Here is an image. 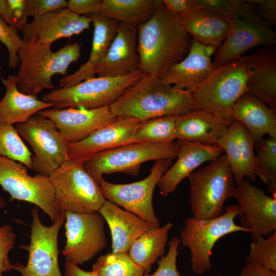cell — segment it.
<instances>
[{
	"label": "cell",
	"mask_w": 276,
	"mask_h": 276,
	"mask_svg": "<svg viewBox=\"0 0 276 276\" xmlns=\"http://www.w3.org/2000/svg\"><path fill=\"white\" fill-rule=\"evenodd\" d=\"M5 205L4 199L0 196V208L4 209Z\"/></svg>",
	"instance_id": "50"
},
{
	"label": "cell",
	"mask_w": 276,
	"mask_h": 276,
	"mask_svg": "<svg viewBox=\"0 0 276 276\" xmlns=\"http://www.w3.org/2000/svg\"><path fill=\"white\" fill-rule=\"evenodd\" d=\"M38 113L52 121L68 144L85 139L96 130L114 121L118 117L111 113L108 106L90 109L53 108Z\"/></svg>",
	"instance_id": "18"
},
{
	"label": "cell",
	"mask_w": 276,
	"mask_h": 276,
	"mask_svg": "<svg viewBox=\"0 0 276 276\" xmlns=\"http://www.w3.org/2000/svg\"><path fill=\"white\" fill-rule=\"evenodd\" d=\"M216 49L192 39L186 57L173 65L161 78L175 88L191 91L213 72L215 65L211 57Z\"/></svg>",
	"instance_id": "21"
},
{
	"label": "cell",
	"mask_w": 276,
	"mask_h": 276,
	"mask_svg": "<svg viewBox=\"0 0 276 276\" xmlns=\"http://www.w3.org/2000/svg\"><path fill=\"white\" fill-rule=\"evenodd\" d=\"M177 116H168L142 121L134 135V143L162 144L173 142Z\"/></svg>",
	"instance_id": "33"
},
{
	"label": "cell",
	"mask_w": 276,
	"mask_h": 276,
	"mask_svg": "<svg viewBox=\"0 0 276 276\" xmlns=\"http://www.w3.org/2000/svg\"><path fill=\"white\" fill-rule=\"evenodd\" d=\"M31 213L30 243L22 246L29 251L28 262L26 265L19 263L16 270L21 276H62L58 264V236L65 220V212L62 211L59 219L50 226L41 222L37 206Z\"/></svg>",
	"instance_id": "14"
},
{
	"label": "cell",
	"mask_w": 276,
	"mask_h": 276,
	"mask_svg": "<svg viewBox=\"0 0 276 276\" xmlns=\"http://www.w3.org/2000/svg\"><path fill=\"white\" fill-rule=\"evenodd\" d=\"M248 67V92L273 109H276V54L264 48L240 59Z\"/></svg>",
	"instance_id": "25"
},
{
	"label": "cell",
	"mask_w": 276,
	"mask_h": 276,
	"mask_svg": "<svg viewBox=\"0 0 276 276\" xmlns=\"http://www.w3.org/2000/svg\"><path fill=\"white\" fill-rule=\"evenodd\" d=\"M201 7L226 20L232 18L244 5V0H195Z\"/></svg>",
	"instance_id": "41"
},
{
	"label": "cell",
	"mask_w": 276,
	"mask_h": 276,
	"mask_svg": "<svg viewBox=\"0 0 276 276\" xmlns=\"http://www.w3.org/2000/svg\"><path fill=\"white\" fill-rule=\"evenodd\" d=\"M144 75L139 68L123 77H95L69 87L55 89L43 95L41 100L52 103L57 109L109 107Z\"/></svg>",
	"instance_id": "6"
},
{
	"label": "cell",
	"mask_w": 276,
	"mask_h": 276,
	"mask_svg": "<svg viewBox=\"0 0 276 276\" xmlns=\"http://www.w3.org/2000/svg\"><path fill=\"white\" fill-rule=\"evenodd\" d=\"M255 144L246 128L237 120L229 126L218 144L225 152L236 183L245 177L255 181Z\"/></svg>",
	"instance_id": "22"
},
{
	"label": "cell",
	"mask_w": 276,
	"mask_h": 276,
	"mask_svg": "<svg viewBox=\"0 0 276 276\" xmlns=\"http://www.w3.org/2000/svg\"><path fill=\"white\" fill-rule=\"evenodd\" d=\"M253 5V10L260 18L264 17L267 22L274 26L276 25L275 0L247 1Z\"/></svg>",
	"instance_id": "43"
},
{
	"label": "cell",
	"mask_w": 276,
	"mask_h": 276,
	"mask_svg": "<svg viewBox=\"0 0 276 276\" xmlns=\"http://www.w3.org/2000/svg\"><path fill=\"white\" fill-rule=\"evenodd\" d=\"M16 234L8 224L0 227V276L7 271L16 270L19 263L11 264L8 255L15 244Z\"/></svg>",
	"instance_id": "40"
},
{
	"label": "cell",
	"mask_w": 276,
	"mask_h": 276,
	"mask_svg": "<svg viewBox=\"0 0 276 276\" xmlns=\"http://www.w3.org/2000/svg\"><path fill=\"white\" fill-rule=\"evenodd\" d=\"M64 276H97L91 271H87L81 269L78 265L66 261L64 265Z\"/></svg>",
	"instance_id": "49"
},
{
	"label": "cell",
	"mask_w": 276,
	"mask_h": 276,
	"mask_svg": "<svg viewBox=\"0 0 276 276\" xmlns=\"http://www.w3.org/2000/svg\"><path fill=\"white\" fill-rule=\"evenodd\" d=\"M177 142L179 145L177 160L157 183L164 197L174 192L178 184L196 168L204 162L216 159L224 151L218 145H206L179 140Z\"/></svg>",
	"instance_id": "23"
},
{
	"label": "cell",
	"mask_w": 276,
	"mask_h": 276,
	"mask_svg": "<svg viewBox=\"0 0 276 276\" xmlns=\"http://www.w3.org/2000/svg\"><path fill=\"white\" fill-rule=\"evenodd\" d=\"M172 160H155L149 175L139 181L116 184L103 179L99 184L101 192L106 200L122 207L157 228L160 224L154 213L153 192L162 176L171 167Z\"/></svg>",
	"instance_id": "13"
},
{
	"label": "cell",
	"mask_w": 276,
	"mask_h": 276,
	"mask_svg": "<svg viewBox=\"0 0 276 276\" xmlns=\"http://www.w3.org/2000/svg\"><path fill=\"white\" fill-rule=\"evenodd\" d=\"M163 1L165 6L176 15L186 13L195 5L194 0H163Z\"/></svg>",
	"instance_id": "46"
},
{
	"label": "cell",
	"mask_w": 276,
	"mask_h": 276,
	"mask_svg": "<svg viewBox=\"0 0 276 276\" xmlns=\"http://www.w3.org/2000/svg\"><path fill=\"white\" fill-rule=\"evenodd\" d=\"M65 213L66 243L62 254L66 261L82 265L107 245L104 218L98 212Z\"/></svg>",
	"instance_id": "15"
},
{
	"label": "cell",
	"mask_w": 276,
	"mask_h": 276,
	"mask_svg": "<svg viewBox=\"0 0 276 276\" xmlns=\"http://www.w3.org/2000/svg\"><path fill=\"white\" fill-rule=\"evenodd\" d=\"M255 148V173L268 186V190L276 195V137L263 138L256 142Z\"/></svg>",
	"instance_id": "34"
},
{
	"label": "cell",
	"mask_w": 276,
	"mask_h": 276,
	"mask_svg": "<svg viewBox=\"0 0 276 276\" xmlns=\"http://www.w3.org/2000/svg\"><path fill=\"white\" fill-rule=\"evenodd\" d=\"M92 268L97 276H144L145 273L144 269L124 253L101 256Z\"/></svg>",
	"instance_id": "35"
},
{
	"label": "cell",
	"mask_w": 276,
	"mask_h": 276,
	"mask_svg": "<svg viewBox=\"0 0 276 276\" xmlns=\"http://www.w3.org/2000/svg\"><path fill=\"white\" fill-rule=\"evenodd\" d=\"M0 185L11 196L9 201H24L42 210L53 223L62 211L57 202L49 177L37 173L31 176L22 163L0 155Z\"/></svg>",
	"instance_id": "10"
},
{
	"label": "cell",
	"mask_w": 276,
	"mask_h": 276,
	"mask_svg": "<svg viewBox=\"0 0 276 276\" xmlns=\"http://www.w3.org/2000/svg\"><path fill=\"white\" fill-rule=\"evenodd\" d=\"M240 276H276V272L254 263H247L240 270Z\"/></svg>",
	"instance_id": "47"
},
{
	"label": "cell",
	"mask_w": 276,
	"mask_h": 276,
	"mask_svg": "<svg viewBox=\"0 0 276 276\" xmlns=\"http://www.w3.org/2000/svg\"><path fill=\"white\" fill-rule=\"evenodd\" d=\"M172 227L173 224L168 222L142 234L131 246L128 255L145 272L149 273L158 258L165 254L169 231Z\"/></svg>",
	"instance_id": "32"
},
{
	"label": "cell",
	"mask_w": 276,
	"mask_h": 276,
	"mask_svg": "<svg viewBox=\"0 0 276 276\" xmlns=\"http://www.w3.org/2000/svg\"><path fill=\"white\" fill-rule=\"evenodd\" d=\"M1 79L6 90L0 101V122L11 125L25 123L39 111L54 106L52 103L39 100L36 96L19 91L16 76Z\"/></svg>",
	"instance_id": "30"
},
{
	"label": "cell",
	"mask_w": 276,
	"mask_h": 276,
	"mask_svg": "<svg viewBox=\"0 0 276 276\" xmlns=\"http://www.w3.org/2000/svg\"><path fill=\"white\" fill-rule=\"evenodd\" d=\"M189 203L194 218L210 220L223 212V204L233 197L234 178L226 155H221L206 166L191 173Z\"/></svg>",
	"instance_id": "5"
},
{
	"label": "cell",
	"mask_w": 276,
	"mask_h": 276,
	"mask_svg": "<svg viewBox=\"0 0 276 276\" xmlns=\"http://www.w3.org/2000/svg\"><path fill=\"white\" fill-rule=\"evenodd\" d=\"M137 28L120 22L117 32L103 61L96 67L99 77L129 75L140 68L136 48Z\"/></svg>",
	"instance_id": "20"
},
{
	"label": "cell",
	"mask_w": 276,
	"mask_h": 276,
	"mask_svg": "<svg viewBox=\"0 0 276 276\" xmlns=\"http://www.w3.org/2000/svg\"><path fill=\"white\" fill-rule=\"evenodd\" d=\"M227 22V34L216 51L214 65L239 60L249 49L276 42V34L270 25L255 13L253 5L247 1Z\"/></svg>",
	"instance_id": "11"
},
{
	"label": "cell",
	"mask_w": 276,
	"mask_h": 276,
	"mask_svg": "<svg viewBox=\"0 0 276 276\" xmlns=\"http://www.w3.org/2000/svg\"><path fill=\"white\" fill-rule=\"evenodd\" d=\"M109 107L116 117H131L142 121L178 116L195 109L191 91L175 88L159 76L145 74Z\"/></svg>",
	"instance_id": "2"
},
{
	"label": "cell",
	"mask_w": 276,
	"mask_h": 276,
	"mask_svg": "<svg viewBox=\"0 0 276 276\" xmlns=\"http://www.w3.org/2000/svg\"><path fill=\"white\" fill-rule=\"evenodd\" d=\"M61 211L84 213L99 212L105 201L95 179L84 164L68 160L49 176Z\"/></svg>",
	"instance_id": "8"
},
{
	"label": "cell",
	"mask_w": 276,
	"mask_h": 276,
	"mask_svg": "<svg viewBox=\"0 0 276 276\" xmlns=\"http://www.w3.org/2000/svg\"><path fill=\"white\" fill-rule=\"evenodd\" d=\"M0 15L9 26L16 29L18 31H22L21 28L14 17L6 0H0Z\"/></svg>",
	"instance_id": "48"
},
{
	"label": "cell",
	"mask_w": 276,
	"mask_h": 276,
	"mask_svg": "<svg viewBox=\"0 0 276 276\" xmlns=\"http://www.w3.org/2000/svg\"><path fill=\"white\" fill-rule=\"evenodd\" d=\"M103 0H70L67 8L72 12L82 16L85 14L99 13Z\"/></svg>",
	"instance_id": "44"
},
{
	"label": "cell",
	"mask_w": 276,
	"mask_h": 276,
	"mask_svg": "<svg viewBox=\"0 0 276 276\" xmlns=\"http://www.w3.org/2000/svg\"><path fill=\"white\" fill-rule=\"evenodd\" d=\"M180 243V237L174 236L169 242L167 254L161 257L157 262L158 266L156 271L151 274L145 272L144 276H180L176 266Z\"/></svg>",
	"instance_id": "39"
},
{
	"label": "cell",
	"mask_w": 276,
	"mask_h": 276,
	"mask_svg": "<svg viewBox=\"0 0 276 276\" xmlns=\"http://www.w3.org/2000/svg\"><path fill=\"white\" fill-rule=\"evenodd\" d=\"M236 184L233 197L242 212L241 226L249 231L253 240L272 234L276 231V195H266L248 179Z\"/></svg>",
	"instance_id": "16"
},
{
	"label": "cell",
	"mask_w": 276,
	"mask_h": 276,
	"mask_svg": "<svg viewBox=\"0 0 276 276\" xmlns=\"http://www.w3.org/2000/svg\"><path fill=\"white\" fill-rule=\"evenodd\" d=\"M229 126L222 116L208 109L195 108L176 117L175 137L202 145H218Z\"/></svg>",
	"instance_id": "24"
},
{
	"label": "cell",
	"mask_w": 276,
	"mask_h": 276,
	"mask_svg": "<svg viewBox=\"0 0 276 276\" xmlns=\"http://www.w3.org/2000/svg\"><path fill=\"white\" fill-rule=\"evenodd\" d=\"M14 17L23 30L27 16L24 8L25 0H6Z\"/></svg>",
	"instance_id": "45"
},
{
	"label": "cell",
	"mask_w": 276,
	"mask_h": 276,
	"mask_svg": "<svg viewBox=\"0 0 276 276\" xmlns=\"http://www.w3.org/2000/svg\"><path fill=\"white\" fill-rule=\"evenodd\" d=\"M163 4L159 0H103L98 13L137 28Z\"/></svg>",
	"instance_id": "31"
},
{
	"label": "cell",
	"mask_w": 276,
	"mask_h": 276,
	"mask_svg": "<svg viewBox=\"0 0 276 276\" xmlns=\"http://www.w3.org/2000/svg\"><path fill=\"white\" fill-rule=\"evenodd\" d=\"M0 155L20 162L32 170L33 154L13 125L0 122Z\"/></svg>",
	"instance_id": "36"
},
{
	"label": "cell",
	"mask_w": 276,
	"mask_h": 276,
	"mask_svg": "<svg viewBox=\"0 0 276 276\" xmlns=\"http://www.w3.org/2000/svg\"><path fill=\"white\" fill-rule=\"evenodd\" d=\"M2 71V67L0 66V77H1V78L2 77V75H1Z\"/></svg>",
	"instance_id": "51"
},
{
	"label": "cell",
	"mask_w": 276,
	"mask_h": 276,
	"mask_svg": "<svg viewBox=\"0 0 276 276\" xmlns=\"http://www.w3.org/2000/svg\"><path fill=\"white\" fill-rule=\"evenodd\" d=\"M232 118L241 122L256 143L268 134L276 137V109L247 91L234 104Z\"/></svg>",
	"instance_id": "28"
},
{
	"label": "cell",
	"mask_w": 276,
	"mask_h": 276,
	"mask_svg": "<svg viewBox=\"0 0 276 276\" xmlns=\"http://www.w3.org/2000/svg\"><path fill=\"white\" fill-rule=\"evenodd\" d=\"M179 151L178 143L151 144L132 143L99 153L86 160L84 167L99 185L104 174H139L142 163L151 160L174 159Z\"/></svg>",
	"instance_id": "9"
},
{
	"label": "cell",
	"mask_w": 276,
	"mask_h": 276,
	"mask_svg": "<svg viewBox=\"0 0 276 276\" xmlns=\"http://www.w3.org/2000/svg\"><path fill=\"white\" fill-rule=\"evenodd\" d=\"M140 68L161 77L189 52L192 39L177 15L164 5L137 28Z\"/></svg>",
	"instance_id": "1"
},
{
	"label": "cell",
	"mask_w": 276,
	"mask_h": 276,
	"mask_svg": "<svg viewBox=\"0 0 276 276\" xmlns=\"http://www.w3.org/2000/svg\"><path fill=\"white\" fill-rule=\"evenodd\" d=\"M66 0H25L24 8L27 16H43L58 9L66 8Z\"/></svg>",
	"instance_id": "42"
},
{
	"label": "cell",
	"mask_w": 276,
	"mask_h": 276,
	"mask_svg": "<svg viewBox=\"0 0 276 276\" xmlns=\"http://www.w3.org/2000/svg\"><path fill=\"white\" fill-rule=\"evenodd\" d=\"M247 263H254L276 271V231L265 238L260 237L250 244Z\"/></svg>",
	"instance_id": "37"
},
{
	"label": "cell",
	"mask_w": 276,
	"mask_h": 276,
	"mask_svg": "<svg viewBox=\"0 0 276 276\" xmlns=\"http://www.w3.org/2000/svg\"><path fill=\"white\" fill-rule=\"evenodd\" d=\"M90 22L88 16L77 15L67 8L58 9L27 23L22 30L23 39L36 38L42 43L52 44L57 40L89 29Z\"/></svg>",
	"instance_id": "19"
},
{
	"label": "cell",
	"mask_w": 276,
	"mask_h": 276,
	"mask_svg": "<svg viewBox=\"0 0 276 276\" xmlns=\"http://www.w3.org/2000/svg\"><path fill=\"white\" fill-rule=\"evenodd\" d=\"M107 222L112 238V253L127 254L142 234L154 228L136 215L105 200L98 212Z\"/></svg>",
	"instance_id": "27"
},
{
	"label": "cell",
	"mask_w": 276,
	"mask_h": 276,
	"mask_svg": "<svg viewBox=\"0 0 276 276\" xmlns=\"http://www.w3.org/2000/svg\"><path fill=\"white\" fill-rule=\"evenodd\" d=\"M82 45L78 41L68 43L54 52L51 44L42 43L36 38L23 39L18 52L19 91L36 96L44 89H55L52 76L56 74L65 76L70 65L79 60Z\"/></svg>",
	"instance_id": "3"
},
{
	"label": "cell",
	"mask_w": 276,
	"mask_h": 276,
	"mask_svg": "<svg viewBox=\"0 0 276 276\" xmlns=\"http://www.w3.org/2000/svg\"><path fill=\"white\" fill-rule=\"evenodd\" d=\"M0 41L6 47L9 53V67H16L19 62L18 52L23 39L19 35L18 30L9 26L1 16Z\"/></svg>",
	"instance_id": "38"
},
{
	"label": "cell",
	"mask_w": 276,
	"mask_h": 276,
	"mask_svg": "<svg viewBox=\"0 0 276 276\" xmlns=\"http://www.w3.org/2000/svg\"><path fill=\"white\" fill-rule=\"evenodd\" d=\"M225 211L218 217L210 220L187 219L180 231V243L190 249L192 269L197 274H202L211 268L212 250L219 239L234 232L250 233L234 221L237 215L242 214L239 205L227 206Z\"/></svg>",
	"instance_id": "7"
},
{
	"label": "cell",
	"mask_w": 276,
	"mask_h": 276,
	"mask_svg": "<svg viewBox=\"0 0 276 276\" xmlns=\"http://www.w3.org/2000/svg\"><path fill=\"white\" fill-rule=\"evenodd\" d=\"M214 65L210 76L191 91L194 107L217 113L230 125L234 104L248 91L249 71L240 59Z\"/></svg>",
	"instance_id": "4"
},
{
	"label": "cell",
	"mask_w": 276,
	"mask_h": 276,
	"mask_svg": "<svg viewBox=\"0 0 276 276\" xmlns=\"http://www.w3.org/2000/svg\"><path fill=\"white\" fill-rule=\"evenodd\" d=\"M194 3L190 10L177 15L180 24L193 40L218 48L227 35V21L201 7L195 0Z\"/></svg>",
	"instance_id": "29"
},
{
	"label": "cell",
	"mask_w": 276,
	"mask_h": 276,
	"mask_svg": "<svg viewBox=\"0 0 276 276\" xmlns=\"http://www.w3.org/2000/svg\"><path fill=\"white\" fill-rule=\"evenodd\" d=\"M142 122L131 117H118L114 121L96 130L85 139L68 144V160L84 163L99 153L134 143V133Z\"/></svg>",
	"instance_id": "17"
},
{
	"label": "cell",
	"mask_w": 276,
	"mask_h": 276,
	"mask_svg": "<svg viewBox=\"0 0 276 276\" xmlns=\"http://www.w3.org/2000/svg\"><path fill=\"white\" fill-rule=\"evenodd\" d=\"M16 129L34 152L32 170L49 177L68 160V144L50 119L36 113Z\"/></svg>",
	"instance_id": "12"
},
{
	"label": "cell",
	"mask_w": 276,
	"mask_h": 276,
	"mask_svg": "<svg viewBox=\"0 0 276 276\" xmlns=\"http://www.w3.org/2000/svg\"><path fill=\"white\" fill-rule=\"evenodd\" d=\"M94 25L92 47L87 61L71 75L59 80V87H69L95 77L96 67L105 58L116 36L120 21L102 16L98 13L89 14Z\"/></svg>",
	"instance_id": "26"
}]
</instances>
